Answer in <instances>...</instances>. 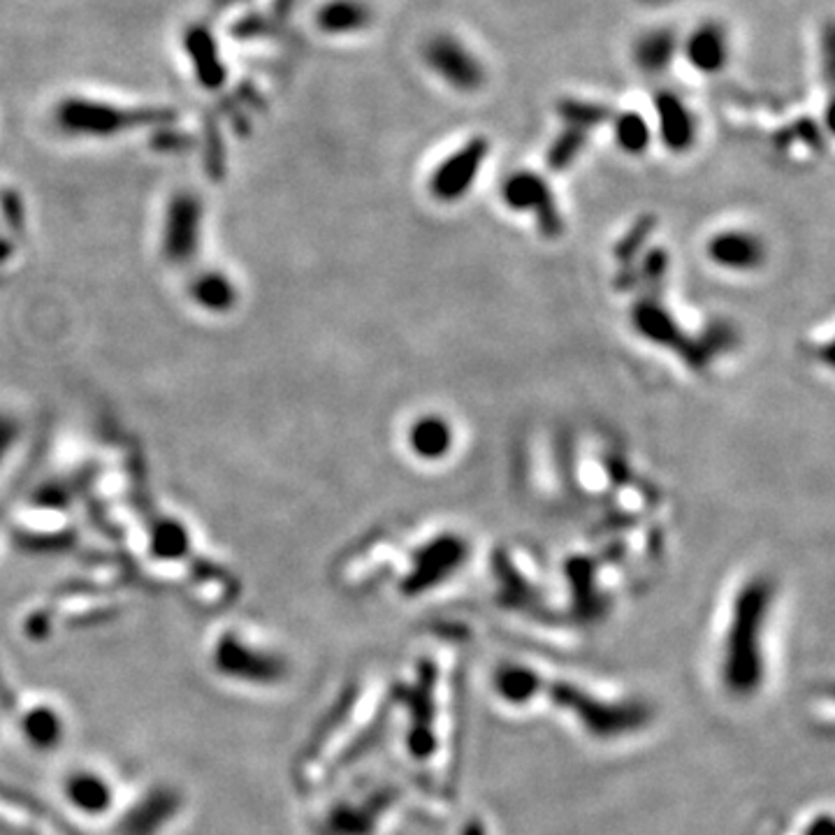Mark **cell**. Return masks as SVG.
I'll list each match as a JSON object with an SVG mask.
<instances>
[{"label": "cell", "mask_w": 835, "mask_h": 835, "mask_svg": "<svg viewBox=\"0 0 835 835\" xmlns=\"http://www.w3.org/2000/svg\"><path fill=\"white\" fill-rule=\"evenodd\" d=\"M422 61L443 84L460 93H476L486 86V63L451 33L432 35L422 45Z\"/></svg>", "instance_id": "1"}, {"label": "cell", "mask_w": 835, "mask_h": 835, "mask_svg": "<svg viewBox=\"0 0 835 835\" xmlns=\"http://www.w3.org/2000/svg\"><path fill=\"white\" fill-rule=\"evenodd\" d=\"M490 156L488 138L476 135L443 158L430 177V193L439 202H457L472 191L482 163Z\"/></svg>", "instance_id": "2"}, {"label": "cell", "mask_w": 835, "mask_h": 835, "mask_svg": "<svg viewBox=\"0 0 835 835\" xmlns=\"http://www.w3.org/2000/svg\"><path fill=\"white\" fill-rule=\"evenodd\" d=\"M501 200L506 202V207L513 212H529L541 223V230L546 235H557L562 228L560 212L552 198V191L548 181L529 170H520L506 177L501 183Z\"/></svg>", "instance_id": "3"}, {"label": "cell", "mask_w": 835, "mask_h": 835, "mask_svg": "<svg viewBox=\"0 0 835 835\" xmlns=\"http://www.w3.org/2000/svg\"><path fill=\"white\" fill-rule=\"evenodd\" d=\"M655 115L659 140L668 152H690L696 142V119L678 93L659 91L655 96Z\"/></svg>", "instance_id": "4"}, {"label": "cell", "mask_w": 835, "mask_h": 835, "mask_svg": "<svg viewBox=\"0 0 835 835\" xmlns=\"http://www.w3.org/2000/svg\"><path fill=\"white\" fill-rule=\"evenodd\" d=\"M682 53L687 63L696 72L717 74L729 63V35L721 24L703 22L687 35V40L682 43Z\"/></svg>", "instance_id": "5"}, {"label": "cell", "mask_w": 835, "mask_h": 835, "mask_svg": "<svg viewBox=\"0 0 835 835\" xmlns=\"http://www.w3.org/2000/svg\"><path fill=\"white\" fill-rule=\"evenodd\" d=\"M59 119L63 126L80 130V133H115L121 126L146 121V115H133L100 103L88 100H68L59 109Z\"/></svg>", "instance_id": "6"}, {"label": "cell", "mask_w": 835, "mask_h": 835, "mask_svg": "<svg viewBox=\"0 0 835 835\" xmlns=\"http://www.w3.org/2000/svg\"><path fill=\"white\" fill-rule=\"evenodd\" d=\"M708 258L717 267L750 272L764 263V244L748 230H721L708 241Z\"/></svg>", "instance_id": "7"}, {"label": "cell", "mask_w": 835, "mask_h": 835, "mask_svg": "<svg viewBox=\"0 0 835 835\" xmlns=\"http://www.w3.org/2000/svg\"><path fill=\"white\" fill-rule=\"evenodd\" d=\"M464 560V544L457 536H439L437 541L425 546L416 554V569H414V583L425 587L434 585L441 578H445L453 569H457Z\"/></svg>", "instance_id": "8"}, {"label": "cell", "mask_w": 835, "mask_h": 835, "mask_svg": "<svg viewBox=\"0 0 835 835\" xmlns=\"http://www.w3.org/2000/svg\"><path fill=\"white\" fill-rule=\"evenodd\" d=\"M371 22H374V14L362 0H330L315 14V24L327 35L360 33L369 28Z\"/></svg>", "instance_id": "9"}, {"label": "cell", "mask_w": 835, "mask_h": 835, "mask_svg": "<svg viewBox=\"0 0 835 835\" xmlns=\"http://www.w3.org/2000/svg\"><path fill=\"white\" fill-rule=\"evenodd\" d=\"M408 445L420 460H441L453 449V427L441 416H420L408 430Z\"/></svg>", "instance_id": "10"}, {"label": "cell", "mask_w": 835, "mask_h": 835, "mask_svg": "<svg viewBox=\"0 0 835 835\" xmlns=\"http://www.w3.org/2000/svg\"><path fill=\"white\" fill-rule=\"evenodd\" d=\"M678 51L680 43L676 33L671 28H655L641 35V40L634 47V61L643 72L659 74L673 63Z\"/></svg>", "instance_id": "11"}, {"label": "cell", "mask_w": 835, "mask_h": 835, "mask_svg": "<svg viewBox=\"0 0 835 835\" xmlns=\"http://www.w3.org/2000/svg\"><path fill=\"white\" fill-rule=\"evenodd\" d=\"M612 138H616L620 152L627 156H643L649 142H653V130H649V123L643 115L627 109L612 119Z\"/></svg>", "instance_id": "12"}, {"label": "cell", "mask_w": 835, "mask_h": 835, "mask_svg": "<svg viewBox=\"0 0 835 835\" xmlns=\"http://www.w3.org/2000/svg\"><path fill=\"white\" fill-rule=\"evenodd\" d=\"M557 115H560L566 126L587 130L594 126H601L604 121L610 119V109L601 103H592V100H581V98H562L557 103Z\"/></svg>", "instance_id": "13"}, {"label": "cell", "mask_w": 835, "mask_h": 835, "mask_svg": "<svg viewBox=\"0 0 835 835\" xmlns=\"http://www.w3.org/2000/svg\"><path fill=\"white\" fill-rule=\"evenodd\" d=\"M585 144H587V130L566 126L562 133L554 138V142L550 144L548 165L552 167V170H557V172L566 170V167L581 156Z\"/></svg>", "instance_id": "14"}, {"label": "cell", "mask_w": 835, "mask_h": 835, "mask_svg": "<svg viewBox=\"0 0 835 835\" xmlns=\"http://www.w3.org/2000/svg\"><path fill=\"white\" fill-rule=\"evenodd\" d=\"M636 327L645 334L647 339H653L657 344H673L676 342V323L668 319V315L653 307V305H645L636 311Z\"/></svg>", "instance_id": "15"}, {"label": "cell", "mask_w": 835, "mask_h": 835, "mask_svg": "<svg viewBox=\"0 0 835 835\" xmlns=\"http://www.w3.org/2000/svg\"><path fill=\"white\" fill-rule=\"evenodd\" d=\"M191 51L195 56L200 80L207 86H216L223 80V74H220L218 61L214 59V47L210 43V35L207 33L191 35Z\"/></svg>", "instance_id": "16"}]
</instances>
